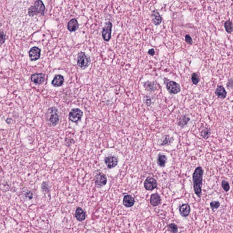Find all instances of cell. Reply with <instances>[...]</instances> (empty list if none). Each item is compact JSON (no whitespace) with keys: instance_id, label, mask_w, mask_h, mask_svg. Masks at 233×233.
<instances>
[{"instance_id":"1","label":"cell","mask_w":233,"mask_h":233,"mask_svg":"<svg viewBox=\"0 0 233 233\" xmlns=\"http://www.w3.org/2000/svg\"><path fill=\"white\" fill-rule=\"evenodd\" d=\"M45 7L41 0H18L11 13V24L17 36H26L42 23Z\"/></svg>"},{"instance_id":"2","label":"cell","mask_w":233,"mask_h":233,"mask_svg":"<svg viewBox=\"0 0 233 233\" xmlns=\"http://www.w3.org/2000/svg\"><path fill=\"white\" fill-rule=\"evenodd\" d=\"M203 174V169L201 167H198L196 168L193 174L194 191L199 198L201 197L202 194Z\"/></svg>"},{"instance_id":"3","label":"cell","mask_w":233,"mask_h":233,"mask_svg":"<svg viewBox=\"0 0 233 233\" xmlns=\"http://www.w3.org/2000/svg\"><path fill=\"white\" fill-rule=\"evenodd\" d=\"M46 119L50 125L52 126L56 125L59 120V115L56 108L52 107L50 108L46 114Z\"/></svg>"},{"instance_id":"4","label":"cell","mask_w":233,"mask_h":233,"mask_svg":"<svg viewBox=\"0 0 233 233\" xmlns=\"http://www.w3.org/2000/svg\"><path fill=\"white\" fill-rule=\"evenodd\" d=\"M91 63V59L84 52H80L78 54L77 64L79 67L83 69L88 67Z\"/></svg>"},{"instance_id":"5","label":"cell","mask_w":233,"mask_h":233,"mask_svg":"<svg viewBox=\"0 0 233 233\" xmlns=\"http://www.w3.org/2000/svg\"><path fill=\"white\" fill-rule=\"evenodd\" d=\"M83 111L79 108H73L69 113V119L73 123L78 122L83 116Z\"/></svg>"},{"instance_id":"6","label":"cell","mask_w":233,"mask_h":233,"mask_svg":"<svg viewBox=\"0 0 233 233\" xmlns=\"http://www.w3.org/2000/svg\"><path fill=\"white\" fill-rule=\"evenodd\" d=\"M112 23L110 22H106L102 31V38L106 42H108L111 38Z\"/></svg>"},{"instance_id":"7","label":"cell","mask_w":233,"mask_h":233,"mask_svg":"<svg viewBox=\"0 0 233 233\" xmlns=\"http://www.w3.org/2000/svg\"><path fill=\"white\" fill-rule=\"evenodd\" d=\"M118 158L115 155H108L104 158L105 163L108 168H114L118 164Z\"/></svg>"},{"instance_id":"8","label":"cell","mask_w":233,"mask_h":233,"mask_svg":"<svg viewBox=\"0 0 233 233\" xmlns=\"http://www.w3.org/2000/svg\"><path fill=\"white\" fill-rule=\"evenodd\" d=\"M166 88L170 94H176L181 91L180 87L178 84L174 81H170L166 84Z\"/></svg>"},{"instance_id":"9","label":"cell","mask_w":233,"mask_h":233,"mask_svg":"<svg viewBox=\"0 0 233 233\" xmlns=\"http://www.w3.org/2000/svg\"><path fill=\"white\" fill-rule=\"evenodd\" d=\"M95 182L98 187H103L107 184V177L104 174L102 173H98L95 177Z\"/></svg>"},{"instance_id":"10","label":"cell","mask_w":233,"mask_h":233,"mask_svg":"<svg viewBox=\"0 0 233 233\" xmlns=\"http://www.w3.org/2000/svg\"><path fill=\"white\" fill-rule=\"evenodd\" d=\"M41 50L38 47L34 46L29 52V55L32 61H36L39 59L41 56Z\"/></svg>"},{"instance_id":"11","label":"cell","mask_w":233,"mask_h":233,"mask_svg":"<svg viewBox=\"0 0 233 233\" xmlns=\"http://www.w3.org/2000/svg\"><path fill=\"white\" fill-rule=\"evenodd\" d=\"M144 188L147 190H153L156 189L157 183L156 180L152 177H147L144 183Z\"/></svg>"},{"instance_id":"12","label":"cell","mask_w":233,"mask_h":233,"mask_svg":"<svg viewBox=\"0 0 233 233\" xmlns=\"http://www.w3.org/2000/svg\"><path fill=\"white\" fill-rule=\"evenodd\" d=\"M31 80L34 84H41L45 80V75L42 73H34L31 76Z\"/></svg>"},{"instance_id":"13","label":"cell","mask_w":233,"mask_h":233,"mask_svg":"<svg viewBox=\"0 0 233 233\" xmlns=\"http://www.w3.org/2000/svg\"><path fill=\"white\" fill-rule=\"evenodd\" d=\"M146 90L150 92H154L158 88V84L155 81H147L143 84Z\"/></svg>"},{"instance_id":"14","label":"cell","mask_w":233,"mask_h":233,"mask_svg":"<svg viewBox=\"0 0 233 233\" xmlns=\"http://www.w3.org/2000/svg\"><path fill=\"white\" fill-rule=\"evenodd\" d=\"M64 77L60 74L55 75L52 81V84L55 87H59L63 85L64 83Z\"/></svg>"},{"instance_id":"15","label":"cell","mask_w":233,"mask_h":233,"mask_svg":"<svg viewBox=\"0 0 233 233\" xmlns=\"http://www.w3.org/2000/svg\"><path fill=\"white\" fill-rule=\"evenodd\" d=\"M179 213L182 216L186 217L189 215L190 212V207L188 203H185L179 207Z\"/></svg>"},{"instance_id":"16","label":"cell","mask_w":233,"mask_h":233,"mask_svg":"<svg viewBox=\"0 0 233 233\" xmlns=\"http://www.w3.org/2000/svg\"><path fill=\"white\" fill-rule=\"evenodd\" d=\"M152 21L155 26H158L162 22V18L157 10H154L151 15Z\"/></svg>"},{"instance_id":"17","label":"cell","mask_w":233,"mask_h":233,"mask_svg":"<svg viewBox=\"0 0 233 233\" xmlns=\"http://www.w3.org/2000/svg\"><path fill=\"white\" fill-rule=\"evenodd\" d=\"M135 200L134 198L130 195H127L124 196L123 199V204L127 208H130L134 205Z\"/></svg>"},{"instance_id":"18","label":"cell","mask_w":233,"mask_h":233,"mask_svg":"<svg viewBox=\"0 0 233 233\" xmlns=\"http://www.w3.org/2000/svg\"><path fill=\"white\" fill-rule=\"evenodd\" d=\"M215 94L216 96L220 99H224L227 96V92L224 87L222 86H218L216 89Z\"/></svg>"},{"instance_id":"19","label":"cell","mask_w":233,"mask_h":233,"mask_svg":"<svg viewBox=\"0 0 233 233\" xmlns=\"http://www.w3.org/2000/svg\"><path fill=\"white\" fill-rule=\"evenodd\" d=\"M75 217L78 221L82 222L85 220L86 213L81 208L78 207L76 209L75 213Z\"/></svg>"},{"instance_id":"20","label":"cell","mask_w":233,"mask_h":233,"mask_svg":"<svg viewBox=\"0 0 233 233\" xmlns=\"http://www.w3.org/2000/svg\"><path fill=\"white\" fill-rule=\"evenodd\" d=\"M160 197L158 194H154L151 195L150 197L151 205L153 206H157L160 205L161 203Z\"/></svg>"},{"instance_id":"21","label":"cell","mask_w":233,"mask_h":233,"mask_svg":"<svg viewBox=\"0 0 233 233\" xmlns=\"http://www.w3.org/2000/svg\"><path fill=\"white\" fill-rule=\"evenodd\" d=\"M211 134V132L209 128L208 127L202 126L201 128L200 131V136L205 139H209Z\"/></svg>"},{"instance_id":"22","label":"cell","mask_w":233,"mask_h":233,"mask_svg":"<svg viewBox=\"0 0 233 233\" xmlns=\"http://www.w3.org/2000/svg\"><path fill=\"white\" fill-rule=\"evenodd\" d=\"M78 28V23L76 19H71L68 22L67 28L70 32H74L77 30Z\"/></svg>"},{"instance_id":"23","label":"cell","mask_w":233,"mask_h":233,"mask_svg":"<svg viewBox=\"0 0 233 233\" xmlns=\"http://www.w3.org/2000/svg\"><path fill=\"white\" fill-rule=\"evenodd\" d=\"M167 158L165 155L163 154H160L157 158V162L158 165L161 167H164L167 162Z\"/></svg>"},{"instance_id":"24","label":"cell","mask_w":233,"mask_h":233,"mask_svg":"<svg viewBox=\"0 0 233 233\" xmlns=\"http://www.w3.org/2000/svg\"><path fill=\"white\" fill-rule=\"evenodd\" d=\"M189 121H190V119L188 116L186 115L182 116L180 119L179 123H178V125L181 128H183L188 124Z\"/></svg>"},{"instance_id":"25","label":"cell","mask_w":233,"mask_h":233,"mask_svg":"<svg viewBox=\"0 0 233 233\" xmlns=\"http://www.w3.org/2000/svg\"><path fill=\"white\" fill-rule=\"evenodd\" d=\"M224 28L228 33H232L233 31V23L230 20L226 21L224 24Z\"/></svg>"},{"instance_id":"26","label":"cell","mask_w":233,"mask_h":233,"mask_svg":"<svg viewBox=\"0 0 233 233\" xmlns=\"http://www.w3.org/2000/svg\"><path fill=\"white\" fill-rule=\"evenodd\" d=\"M22 196L25 200H30L33 198V193L30 190H25L22 193Z\"/></svg>"},{"instance_id":"27","label":"cell","mask_w":233,"mask_h":233,"mask_svg":"<svg viewBox=\"0 0 233 233\" xmlns=\"http://www.w3.org/2000/svg\"><path fill=\"white\" fill-rule=\"evenodd\" d=\"M191 80L193 84H194L197 85L199 84L200 81V78L197 73H193L192 74Z\"/></svg>"},{"instance_id":"28","label":"cell","mask_w":233,"mask_h":233,"mask_svg":"<svg viewBox=\"0 0 233 233\" xmlns=\"http://www.w3.org/2000/svg\"><path fill=\"white\" fill-rule=\"evenodd\" d=\"M221 186L222 188L223 189L224 191L228 192L230 189V186L229 182L226 180L222 181L221 182Z\"/></svg>"},{"instance_id":"29","label":"cell","mask_w":233,"mask_h":233,"mask_svg":"<svg viewBox=\"0 0 233 233\" xmlns=\"http://www.w3.org/2000/svg\"><path fill=\"white\" fill-rule=\"evenodd\" d=\"M168 230L172 233H177L178 232V227L174 224H171L168 226Z\"/></svg>"},{"instance_id":"30","label":"cell","mask_w":233,"mask_h":233,"mask_svg":"<svg viewBox=\"0 0 233 233\" xmlns=\"http://www.w3.org/2000/svg\"><path fill=\"white\" fill-rule=\"evenodd\" d=\"M210 207L213 210L216 209L220 206V203L219 201H213L210 203Z\"/></svg>"},{"instance_id":"31","label":"cell","mask_w":233,"mask_h":233,"mask_svg":"<svg viewBox=\"0 0 233 233\" xmlns=\"http://www.w3.org/2000/svg\"><path fill=\"white\" fill-rule=\"evenodd\" d=\"M42 189L44 192L47 193L49 191L50 187L48 184L46 182H43L42 185Z\"/></svg>"},{"instance_id":"32","label":"cell","mask_w":233,"mask_h":233,"mask_svg":"<svg viewBox=\"0 0 233 233\" xmlns=\"http://www.w3.org/2000/svg\"><path fill=\"white\" fill-rule=\"evenodd\" d=\"M173 141V139L169 137L168 136H166L165 138L164 139V141H163V143H162V145H166L169 143V142H172Z\"/></svg>"},{"instance_id":"33","label":"cell","mask_w":233,"mask_h":233,"mask_svg":"<svg viewBox=\"0 0 233 233\" xmlns=\"http://www.w3.org/2000/svg\"><path fill=\"white\" fill-rule=\"evenodd\" d=\"M144 101L145 104L147 106H149L151 104V99L149 96H146L144 98Z\"/></svg>"},{"instance_id":"34","label":"cell","mask_w":233,"mask_h":233,"mask_svg":"<svg viewBox=\"0 0 233 233\" xmlns=\"http://www.w3.org/2000/svg\"><path fill=\"white\" fill-rule=\"evenodd\" d=\"M185 41H186L187 43L190 44V45H191L193 43L192 39L191 38V36L189 35H187L185 36Z\"/></svg>"},{"instance_id":"35","label":"cell","mask_w":233,"mask_h":233,"mask_svg":"<svg viewBox=\"0 0 233 233\" xmlns=\"http://www.w3.org/2000/svg\"><path fill=\"white\" fill-rule=\"evenodd\" d=\"M233 87V80L232 79H230L228 83H227V87L228 88H231Z\"/></svg>"},{"instance_id":"36","label":"cell","mask_w":233,"mask_h":233,"mask_svg":"<svg viewBox=\"0 0 233 233\" xmlns=\"http://www.w3.org/2000/svg\"><path fill=\"white\" fill-rule=\"evenodd\" d=\"M148 53H149V55H150L151 56H154V54H155V51H154V49L152 48L149 50Z\"/></svg>"},{"instance_id":"37","label":"cell","mask_w":233,"mask_h":233,"mask_svg":"<svg viewBox=\"0 0 233 233\" xmlns=\"http://www.w3.org/2000/svg\"><path fill=\"white\" fill-rule=\"evenodd\" d=\"M232 109H233V107H232Z\"/></svg>"}]
</instances>
